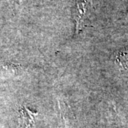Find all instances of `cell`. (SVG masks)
<instances>
[{
	"instance_id": "obj_1",
	"label": "cell",
	"mask_w": 128,
	"mask_h": 128,
	"mask_svg": "<svg viewBox=\"0 0 128 128\" xmlns=\"http://www.w3.org/2000/svg\"><path fill=\"white\" fill-rule=\"evenodd\" d=\"M91 7L90 1L83 0L76 2L73 7V16L76 22V29L77 33L88 26L86 23L90 15Z\"/></svg>"
},
{
	"instance_id": "obj_2",
	"label": "cell",
	"mask_w": 128,
	"mask_h": 128,
	"mask_svg": "<svg viewBox=\"0 0 128 128\" xmlns=\"http://www.w3.org/2000/svg\"><path fill=\"white\" fill-rule=\"evenodd\" d=\"M20 119L23 128H35L34 122L37 114L26 108L20 110Z\"/></svg>"
},
{
	"instance_id": "obj_3",
	"label": "cell",
	"mask_w": 128,
	"mask_h": 128,
	"mask_svg": "<svg viewBox=\"0 0 128 128\" xmlns=\"http://www.w3.org/2000/svg\"><path fill=\"white\" fill-rule=\"evenodd\" d=\"M116 62L123 68H128V55L125 53H118L115 56Z\"/></svg>"
}]
</instances>
